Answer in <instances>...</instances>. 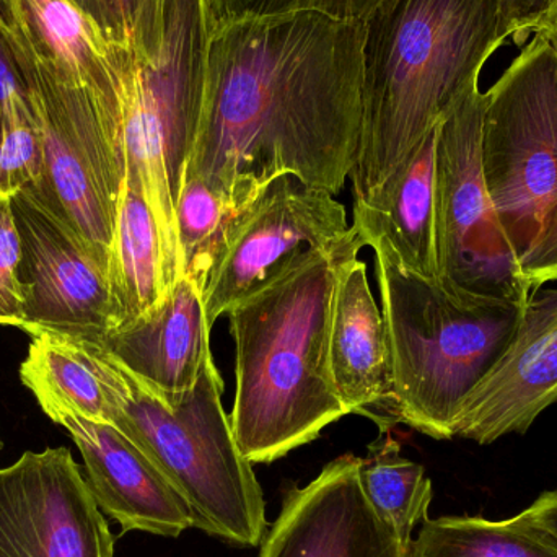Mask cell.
<instances>
[{
    "instance_id": "cell-1",
    "label": "cell",
    "mask_w": 557,
    "mask_h": 557,
    "mask_svg": "<svg viewBox=\"0 0 557 557\" xmlns=\"http://www.w3.org/2000/svg\"><path fill=\"white\" fill-rule=\"evenodd\" d=\"M363 22L314 12L212 23L185 178L244 211L278 176L337 195L359 159Z\"/></svg>"
},
{
    "instance_id": "cell-2",
    "label": "cell",
    "mask_w": 557,
    "mask_h": 557,
    "mask_svg": "<svg viewBox=\"0 0 557 557\" xmlns=\"http://www.w3.org/2000/svg\"><path fill=\"white\" fill-rule=\"evenodd\" d=\"M362 248L352 231L331 250L308 251L227 311L235 343L228 419L251 463L276 461L349 414L331 375L330 326L341 268Z\"/></svg>"
},
{
    "instance_id": "cell-3",
    "label": "cell",
    "mask_w": 557,
    "mask_h": 557,
    "mask_svg": "<svg viewBox=\"0 0 557 557\" xmlns=\"http://www.w3.org/2000/svg\"><path fill=\"white\" fill-rule=\"evenodd\" d=\"M363 39V124L350 173L369 198L480 84L503 48L497 0H385Z\"/></svg>"
},
{
    "instance_id": "cell-4",
    "label": "cell",
    "mask_w": 557,
    "mask_h": 557,
    "mask_svg": "<svg viewBox=\"0 0 557 557\" xmlns=\"http://www.w3.org/2000/svg\"><path fill=\"white\" fill-rule=\"evenodd\" d=\"M75 343L103 386L110 424L175 487L191 512L193 529L242 548L260 545L268 527L267 503L222 406L224 382L214 357L191 389L160 395L100 344Z\"/></svg>"
},
{
    "instance_id": "cell-5",
    "label": "cell",
    "mask_w": 557,
    "mask_h": 557,
    "mask_svg": "<svg viewBox=\"0 0 557 557\" xmlns=\"http://www.w3.org/2000/svg\"><path fill=\"white\" fill-rule=\"evenodd\" d=\"M372 248L392 352L389 409L414 431L450 441L465 398L506 349L523 307L424 281L382 244Z\"/></svg>"
},
{
    "instance_id": "cell-6",
    "label": "cell",
    "mask_w": 557,
    "mask_h": 557,
    "mask_svg": "<svg viewBox=\"0 0 557 557\" xmlns=\"http://www.w3.org/2000/svg\"><path fill=\"white\" fill-rule=\"evenodd\" d=\"M209 36L208 0H165L157 45L121 49L126 176L156 219L169 290L180 281L176 205L201 121Z\"/></svg>"
},
{
    "instance_id": "cell-7",
    "label": "cell",
    "mask_w": 557,
    "mask_h": 557,
    "mask_svg": "<svg viewBox=\"0 0 557 557\" xmlns=\"http://www.w3.org/2000/svg\"><path fill=\"white\" fill-rule=\"evenodd\" d=\"M483 170L522 264L557 209V61L539 36L484 91Z\"/></svg>"
},
{
    "instance_id": "cell-8",
    "label": "cell",
    "mask_w": 557,
    "mask_h": 557,
    "mask_svg": "<svg viewBox=\"0 0 557 557\" xmlns=\"http://www.w3.org/2000/svg\"><path fill=\"white\" fill-rule=\"evenodd\" d=\"M22 58L45 139V173L23 191L67 224L107 271L127 175L123 120L91 88Z\"/></svg>"
},
{
    "instance_id": "cell-9",
    "label": "cell",
    "mask_w": 557,
    "mask_h": 557,
    "mask_svg": "<svg viewBox=\"0 0 557 557\" xmlns=\"http://www.w3.org/2000/svg\"><path fill=\"white\" fill-rule=\"evenodd\" d=\"M484 91L468 88L438 124L435 205L442 284L509 298H530L519 260L497 218L483 170Z\"/></svg>"
},
{
    "instance_id": "cell-10",
    "label": "cell",
    "mask_w": 557,
    "mask_h": 557,
    "mask_svg": "<svg viewBox=\"0 0 557 557\" xmlns=\"http://www.w3.org/2000/svg\"><path fill=\"white\" fill-rule=\"evenodd\" d=\"M326 189L278 176L238 214L202 292L209 326L308 251L349 237L346 208Z\"/></svg>"
},
{
    "instance_id": "cell-11",
    "label": "cell",
    "mask_w": 557,
    "mask_h": 557,
    "mask_svg": "<svg viewBox=\"0 0 557 557\" xmlns=\"http://www.w3.org/2000/svg\"><path fill=\"white\" fill-rule=\"evenodd\" d=\"M20 237L18 281L28 336L52 333L100 343L113 331L110 285L81 237L32 195L10 198Z\"/></svg>"
},
{
    "instance_id": "cell-12",
    "label": "cell",
    "mask_w": 557,
    "mask_h": 557,
    "mask_svg": "<svg viewBox=\"0 0 557 557\" xmlns=\"http://www.w3.org/2000/svg\"><path fill=\"white\" fill-rule=\"evenodd\" d=\"M0 557H114V536L67 447L0 468Z\"/></svg>"
},
{
    "instance_id": "cell-13",
    "label": "cell",
    "mask_w": 557,
    "mask_h": 557,
    "mask_svg": "<svg viewBox=\"0 0 557 557\" xmlns=\"http://www.w3.org/2000/svg\"><path fill=\"white\" fill-rule=\"evenodd\" d=\"M557 405V287L530 295L504 352L471 389L457 419V437L490 445L527 434Z\"/></svg>"
},
{
    "instance_id": "cell-14",
    "label": "cell",
    "mask_w": 557,
    "mask_h": 557,
    "mask_svg": "<svg viewBox=\"0 0 557 557\" xmlns=\"http://www.w3.org/2000/svg\"><path fill=\"white\" fill-rule=\"evenodd\" d=\"M360 460L343 455L288 491L258 557H409L367 497Z\"/></svg>"
},
{
    "instance_id": "cell-15",
    "label": "cell",
    "mask_w": 557,
    "mask_h": 557,
    "mask_svg": "<svg viewBox=\"0 0 557 557\" xmlns=\"http://www.w3.org/2000/svg\"><path fill=\"white\" fill-rule=\"evenodd\" d=\"M46 416L77 445L91 496L123 532L176 539L193 529L183 497L120 429L64 409Z\"/></svg>"
},
{
    "instance_id": "cell-16",
    "label": "cell",
    "mask_w": 557,
    "mask_h": 557,
    "mask_svg": "<svg viewBox=\"0 0 557 557\" xmlns=\"http://www.w3.org/2000/svg\"><path fill=\"white\" fill-rule=\"evenodd\" d=\"M0 20L33 64L91 88L121 114V49L108 45L74 0H0Z\"/></svg>"
},
{
    "instance_id": "cell-17",
    "label": "cell",
    "mask_w": 557,
    "mask_h": 557,
    "mask_svg": "<svg viewBox=\"0 0 557 557\" xmlns=\"http://www.w3.org/2000/svg\"><path fill=\"white\" fill-rule=\"evenodd\" d=\"M437 133L438 126L373 195L356 198L350 227L363 247L382 244L403 270L442 284L435 205Z\"/></svg>"
},
{
    "instance_id": "cell-18",
    "label": "cell",
    "mask_w": 557,
    "mask_h": 557,
    "mask_svg": "<svg viewBox=\"0 0 557 557\" xmlns=\"http://www.w3.org/2000/svg\"><path fill=\"white\" fill-rule=\"evenodd\" d=\"M209 336L202 292L180 278L156 310L97 344L153 392L175 395L201 376L212 357Z\"/></svg>"
},
{
    "instance_id": "cell-19",
    "label": "cell",
    "mask_w": 557,
    "mask_h": 557,
    "mask_svg": "<svg viewBox=\"0 0 557 557\" xmlns=\"http://www.w3.org/2000/svg\"><path fill=\"white\" fill-rule=\"evenodd\" d=\"M330 367L337 395L349 414L389 405L392 352L382 310L370 290L359 257L341 268L330 326Z\"/></svg>"
},
{
    "instance_id": "cell-20",
    "label": "cell",
    "mask_w": 557,
    "mask_h": 557,
    "mask_svg": "<svg viewBox=\"0 0 557 557\" xmlns=\"http://www.w3.org/2000/svg\"><path fill=\"white\" fill-rule=\"evenodd\" d=\"M107 277L113 331L136 323L169 294L159 228L139 183L129 176L117 211Z\"/></svg>"
},
{
    "instance_id": "cell-21",
    "label": "cell",
    "mask_w": 557,
    "mask_h": 557,
    "mask_svg": "<svg viewBox=\"0 0 557 557\" xmlns=\"http://www.w3.org/2000/svg\"><path fill=\"white\" fill-rule=\"evenodd\" d=\"M28 356L20 366L23 385L42 412H77L110 424V406L100 379L75 339L52 333L33 334Z\"/></svg>"
},
{
    "instance_id": "cell-22",
    "label": "cell",
    "mask_w": 557,
    "mask_h": 557,
    "mask_svg": "<svg viewBox=\"0 0 557 557\" xmlns=\"http://www.w3.org/2000/svg\"><path fill=\"white\" fill-rule=\"evenodd\" d=\"M360 481L376 512L395 530L409 553L416 525L428 520L432 483L422 465L403 457L398 442L386 434L360 460Z\"/></svg>"
},
{
    "instance_id": "cell-23",
    "label": "cell",
    "mask_w": 557,
    "mask_h": 557,
    "mask_svg": "<svg viewBox=\"0 0 557 557\" xmlns=\"http://www.w3.org/2000/svg\"><path fill=\"white\" fill-rule=\"evenodd\" d=\"M409 557H557V549L517 517H442L422 523Z\"/></svg>"
},
{
    "instance_id": "cell-24",
    "label": "cell",
    "mask_w": 557,
    "mask_h": 557,
    "mask_svg": "<svg viewBox=\"0 0 557 557\" xmlns=\"http://www.w3.org/2000/svg\"><path fill=\"white\" fill-rule=\"evenodd\" d=\"M240 212L201 180L185 178L176 205L180 278L205 292Z\"/></svg>"
},
{
    "instance_id": "cell-25",
    "label": "cell",
    "mask_w": 557,
    "mask_h": 557,
    "mask_svg": "<svg viewBox=\"0 0 557 557\" xmlns=\"http://www.w3.org/2000/svg\"><path fill=\"white\" fill-rule=\"evenodd\" d=\"M45 173V139L32 91L10 98L0 123V196L33 188Z\"/></svg>"
},
{
    "instance_id": "cell-26",
    "label": "cell",
    "mask_w": 557,
    "mask_h": 557,
    "mask_svg": "<svg viewBox=\"0 0 557 557\" xmlns=\"http://www.w3.org/2000/svg\"><path fill=\"white\" fill-rule=\"evenodd\" d=\"M100 29L108 45L147 52L157 45L165 0H74Z\"/></svg>"
},
{
    "instance_id": "cell-27",
    "label": "cell",
    "mask_w": 557,
    "mask_h": 557,
    "mask_svg": "<svg viewBox=\"0 0 557 557\" xmlns=\"http://www.w3.org/2000/svg\"><path fill=\"white\" fill-rule=\"evenodd\" d=\"M385 0H208L212 23L240 16L314 12L337 20L366 22Z\"/></svg>"
},
{
    "instance_id": "cell-28",
    "label": "cell",
    "mask_w": 557,
    "mask_h": 557,
    "mask_svg": "<svg viewBox=\"0 0 557 557\" xmlns=\"http://www.w3.org/2000/svg\"><path fill=\"white\" fill-rule=\"evenodd\" d=\"M20 237L10 198L0 196V326L22 327L23 297L18 281Z\"/></svg>"
},
{
    "instance_id": "cell-29",
    "label": "cell",
    "mask_w": 557,
    "mask_h": 557,
    "mask_svg": "<svg viewBox=\"0 0 557 557\" xmlns=\"http://www.w3.org/2000/svg\"><path fill=\"white\" fill-rule=\"evenodd\" d=\"M520 268L530 295L557 282V209Z\"/></svg>"
},
{
    "instance_id": "cell-30",
    "label": "cell",
    "mask_w": 557,
    "mask_h": 557,
    "mask_svg": "<svg viewBox=\"0 0 557 557\" xmlns=\"http://www.w3.org/2000/svg\"><path fill=\"white\" fill-rule=\"evenodd\" d=\"M28 90L22 52L0 20V123L10 98L18 91Z\"/></svg>"
},
{
    "instance_id": "cell-31",
    "label": "cell",
    "mask_w": 557,
    "mask_h": 557,
    "mask_svg": "<svg viewBox=\"0 0 557 557\" xmlns=\"http://www.w3.org/2000/svg\"><path fill=\"white\" fill-rule=\"evenodd\" d=\"M553 0H497L499 3V36L504 45L519 41L527 23L540 15Z\"/></svg>"
},
{
    "instance_id": "cell-32",
    "label": "cell",
    "mask_w": 557,
    "mask_h": 557,
    "mask_svg": "<svg viewBox=\"0 0 557 557\" xmlns=\"http://www.w3.org/2000/svg\"><path fill=\"white\" fill-rule=\"evenodd\" d=\"M516 517L557 549V490L546 491Z\"/></svg>"
},
{
    "instance_id": "cell-33",
    "label": "cell",
    "mask_w": 557,
    "mask_h": 557,
    "mask_svg": "<svg viewBox=\"0 0 557 557\" xmlns=\"http://www.w3.org/2000/svg\"><path fill=\"white\" fill-rule=\"evenodd\" d=\"M530 35L545 39L552 46L557 61V0H553L536 18H533L532 22L523 26L517 45H520Z\"/></svg>"
}]
</instances>
